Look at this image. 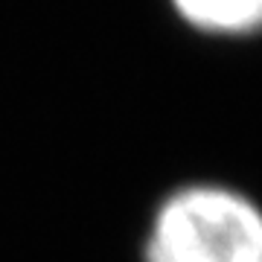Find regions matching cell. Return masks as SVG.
<instances>
[{
  "mask_svg": "<svg viewBox=\"0 0 262 262\" xmlns=\"http://www.w3.org/2000/svg\"><path fill=\"white\" fill-rule=\"evenodd\" d=\"M143 262H262V207L233 187L187 184L158 204Z\"/></svg>",
  "mask_w": 262,
  "mask_h": 262,
  "instance_id": "cell-1",
  "label": "cell"
},
{
  "mask_svg": "<svg viewBox=\"0 0 262 262\" xmlns=\"http://www.w3.org/2000/svg\"><path fill=\"white\" fill-rule=\"evenodd\" d=\"M181 20L213 35H245L262 27V0H172Z\"/></svg>",
  "mask_w": 262,
  "mask_h": 262,
  "instance_id": "cell-2",
  "label": "cell"
}]
</instances>
